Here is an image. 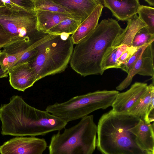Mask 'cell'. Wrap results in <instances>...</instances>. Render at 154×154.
Masks as SVG:
<instances>
[{"label":"cell","mask_w":154,"mask_h":154,"mask_svg":"<svg viewBox=\"0 0 154 154\" xmlns=\"http://www.w3.org/2000/svg\"><path fill=\"white\" fill-rule=\"evenodd\" d=\"M1 133L17 137L45 135L63 129L68 122L47 111L26 103L21 96L13 95L9 103L0 107Z\"/></svg>","instance_id":"6da1fadb"},{"label":"cell","mask_w":154,"mask_h":154,"mask_svg":"<svg viewBox=\"0 0 154 154\" xmlns=\"http://www.w3.org/2000/svg\"><path fill=\"white\" fill-rule=\"evenodd\" d=\"M123 29L116 20L110 18L102 20L74 47L69 62L72 69L84 77L103 74V58Z\"/></svg>","instance_id":"7a4b0ae2"},{"label":"cell","mask_w":154,"mask_h":154,"mask_svg":"<svg viewBox=\"0 0 154 154\" xmlns=\"http://www.w3.org/2000/svg\"><path fill=\"white\" fill-rule=\"evenodd\" d=\"M140 120L112 109L103 114L97 126L98 149L103 154H150L140 145L133 131Z\"/></svg>","instance_id":"3957f363"},{"label":"cell","mask_w":154,"mask_h":154,"mask_svg":"<svg viewBox=\"0 0 154 154\" xmlns=\"http://www.w3.org/2000/svg\"><path fill=\"white\" fill-rule=\"evenodd\" d=\"M74 45L69 35L62 33L36 47L37 53L28 63L38 80L64 71L70 62Z\"/></svg>","instance_id":"277c9868"},{"label":"cell","mask_w":154,"mask_h":154,"mask_svg":"<svg viewBox=\"0 0 154 154\" xmlns=\"http://www.w3.org/2000/svg\"><path fill=\"white\" fill-rule=\"evenodd\" d=\"M97 126L94 116H87L76 125L52 137L49 154H92L97 146Z\"/></svg>","instance_id":"5b68a950"},{"label":"cell","mask_w":154,"mask_h":154,"mask_svg":"<svg viewBox=\"0 0 154 154\" xmlns=\"http://www.w3.org/2000/svg\"><path fill=\"white\" fill-rule=\"evenodd\" d=\"M119 93L117 90H98L73 97L63 102L49 105L45 110L68 122L112 106Z\"/></svg>","instance_id":"8992f818"},{"label":"cell","mask_w":154,"mask_h":154,"mask_svg":"<svg viewBox=\"0 0 154 154\" xmlns=\"http://www.w3.org/2000/svg\"><path fill=\"white\" fill-rule=\"evenodd\" d=\"M7 9L0 14V24L10 37V43L32 42L40 36L35 11Z\"/></svg>","instance_id":"52a82bcc"},{"label":"cell","mask_w":154,"mask_h":154,"mask_svg":"<svg viewBox=\"0 0 154 154\" xmlns=\"http://www.w3.org/2000/svg\"><path fill=\"white\" fill-rule=\"evenodd\" d=\"M56 35L43 32L32 42L20 41L6 45L2 48V50L0 51V65L2 69L5 72L8 71L15 66L24 53Z\"/></svg>","instance_id":"ba28073f"},{"label":"cell","mask_w":154,"mask_h":154,"mask_svg":"<svg viewBox=\"0 0 154 154\" xmlns=\"http://www.w3.org/2000/svg\"><path fill=\"white\" fill-rule=\"evenodd\" d=\"M47 147L45 139L34 136L18 137L0 146V154H42Z\"/></svg>","instance_id":"9c48e42d"},{"label":"cell","mask_w":154,"mask_h":154,"mask_svg":"<svg viewBox=\"0 0 154 154\" xmlns=\"http://www.w3.org/2000/svg\"><path fill=\"white\" fill-rule=\"evenodd\" d=\"M153 43L145 49L140 58L129 71L126 78L116 87L118 91H122L131 84L133 77L138 74L154 77V49Z\"/></svg>","instance_id":"30bf717a"},{"label":"cell","mask_w":154,"mask_h":154,"mask_svg":"<svg viewBox=\"0 0 154 154\" xmlns=\"http://www.w3.org/2000/svg\"><path fill=\"white\" fill-rule=\"evenodd\" d=\"M147 83L136 82L126 91L119 93L112 106V109L119 113H128L146 92Z\"/></svg>","instance_id":"8fae6325"},{"label":"cell","mask_w":154,"mask_h":154,"mask_svg":"<svg viewBox=\"0 0 154 154\" xmlns=\"http://www.w3.org/2000/svg\"><path fill=\"white\" fill-rule=\"evenodd\" d=\"M8 72L11 85L18 91H24L38 81L35 72L28 62L18 64Z\"/></svg>","instance_id":"7c38bea8"},{"label":"cell","mask_w":154,"mask_h":154,"mask_svg":"<svg viewBox=\"0 0 154 154\" xmlns=\"http://www.w3.org/2000/svg\"><path fill=\"white\" fill-rule=\"evenodd\" d=\"M103 6L109 9L119 20L128 21L138 13L141 6L138 0H103Z\"/></svg>","instance_id":"4fadbf2b"},{"label":"cell","mask_w":154,"mask_h":154,"mask_svg":"<svg viewBox=\"0 0 154 154\" xmlns=\"http://www.w3.org/2000/svg\"><path fill=\"white\" fill-rule=\"evenodd\" d=\"M35 11L37 16L38 29L39 31H42L45 32H47L50 29L66 19L75 18L82 19L79 16L66 13L41 10H37Z\"/></svg>","instance_id":"5bb4252c"},{"label":"cell","mask_w":154,"mask_h":154,"mask_svg":"<svg viewBox=\"0 0 154 154\" xmlns=\"http://www.w3.org/2000/svg\"><path fill=\"white\" fill-rule=\"evenodd\" d=\"M103 7L102 4H99L72 34L71 37L74 45L79 43L95 29L98 23Z\"/></svg>","instance_id":"9a60e30c"},{"label":"cell","mask_w":154,"mask_h":154,"mask_svg":"<svg viewBox=\"0 0 154 154\" xmlns=\"http://www.w3.org/2000/svg\"><path fill=\"white\" fill-rule=\"evenodd\" d=\"M154 123L140 119L133 128L137 141L141 146L150 154H154Z\"/></svg>","instance_id":"2e32d148"},{"label":"cell","mask_w":154,"mask_h":154,"mask_svg":"<svg viewBox=\"0 0 154 154\" xmlns=\"http://www.w3.org/2000/svg\"><path fill=\"white\" fill-rule=\"evenodd\" d=\"M127 21L126 27L116 38L113 43L112 48L117 47L122 45L131 46L133 38L137 32L141 28L147 26L137 14Z\"/></svg>","instance_id":"e0dca14e"},{"label":"cell","mask_w":154,"mask_h":154,"mask_svg":"<svg viewBox=\"0 0 154 154\" xmlns=\"http://www.w3.org/2000/svg\"><path fill=\"white\" fill-rule=\"evenodd\" d=\"M54 1L79 14L83 21L91 14L102 0H54Z\"/></svg>","instance_id":"ac0fdd59"},{"label":"cell","mask_w":154,"mask_h":154,"mask_svg":"<svg viewBox=\"0 0 154 154\" xmlns=\"http://www.w3.org/2000/svg\"><path fill=\"white\" fill-rule=\"evenodd\" d=\"M152 82L148 85L147 90L136 104L129 111L128 113L146 121L147 111L152 95L154 94V78Z\"/></svg>","instance_id":"d6986e66"},{"label":"cell","mask_w":154,"mask_h":154,"mask_svg":"<svg viewBox=\"0 0 154 154\" xmlns=\"http://www.w3.org/2000/svg\"><path fill=\"white\" fill-rule=\"evenodd\" d=\"M128 46L122 45L118 47L110 48L105 54L101 65L103 71L111 68H119L117 60Z\"/></svg>","instance_id":"ffe728a7"},{"label":"cell","mask_w":154,"mask_h":154,"mask_svg":"<svg viewBox=\"0 0 154 154\" xmlns=\"http://www.w3.org/2000/svg\"><path fill=\"white\" fill-rule=\"evenodd\" d=\"M83 21L81 18H68L50 29L46 33L54 34L62 33L72 34Z\"/></svg>","instance_id":"44dd1931"},{"label":"cell","mask_w":154,"mask_h":154,"mask_svg":"<svg viewBox=\"0 0 154 154\" xmlns=\"http://www.w3.org/2000/svg\"><path fill=\"white\" fill-rule=\"evenodd\" d=\"M34 1L35 10H41L66 13L79 16L82 18L78 14L55 2L54 0H34Z\"/></svg>","instance_id":"7402d4cb"},{"label":"cell","mask_w":154,"mask_h":154,"mask_svg":"<svg viewBox=\"0 0 154 154\" xmlns=\"http://www.w3.org/2000/svg\"><path fill=\"white\" fill-rule=\"evenodd\" d=\"M138 17L147 26L150 33L154 35V8L141 5L138 13Z\"/></svg>","instance_id":"603a6c76"},{"label":"cell","mask_w":154,"mask_h":154,"mask_svg":"<svg viewBox=\"0 0 154 154\" xmlns=\"http://www.w3.org/2000/svg\"><path fill=\"white\" fill-rule=\"evenodd\" d=\"M154 35L149 32L146 27L139 30L136 33L132 41L131 46L139 48L153 42Z\"/></svg>","instance_id":"cb8c5ba5"},{"label":"cell","mask_w":154,"mask_h":154,"mask_svg":"<svg viewBox=\"0 0 154 154\" xmlns=\"http://www.w3.org/2000/svg\"><path fill=\"white\" fill-rule=\"evenodd\" d=\"M5 7L14 10L35 11L34 0H3Z\"/></svg>","instance_id":"d4e9b609"},{"label":"cell","mask_w":154,"mask_h":154,"mask_svg":"<svg viewBox=\"0 0 154 154\" xmlns=\"http://www.w3.org/2000/svg\"><path fill=\"white\" fill-rule=\"evenodd\" d=\"M150 44H147L139 47L137 51L132 56L127 63L122 66L120 69L128 74L137 61L141 57L144 50Z\"/></svg>","instance_id":"484cf974"},{"label":"cell","mask_w":154,"mask_h":154,"mask_svg":"<svg viewBox=\"0 0 154 154\" xmlns=\"http://www.w3.org/2000/svg\"><path fill=\"white\" fill-rule=\"evenodd\" d=\"M139 48L132 46L128 47L118 59L117 60L119 69L125 64L134 54L135 52Z\"/></svg>","instance_id":"4316f807"},{"label":"cell","mask_w":154,"mask_h":154,"mask_svg":"<svg viewBox=\"0 0 154 154\" xmlns=\"http://www.w3.org/2000/svg\"><path fill=\"white\" fill-rule=\"evenodd\" d=\"M11 42L10 37L0 24V48L1 49Z\"/></svg>","instance_id":"83f0119b"},{"label":"cell","mask_w":154,"mask_h":154,"mask_svg":"<svg viewBox=\"0 0 154 154\" xmlns=\"http://www.w3.org/2000/svg\"><path fill=\"white\" fill-rule=\"evenodd\" d=\"M8 72H4L0 65V79L3 78H6L8 77Z\"/></svg>","instance_id":"f1b7e54d"},{"label":"cell","mask_w":154,"mask_h":154,"mask_svg":"<svg viewBox=\"0 0 154 154\" xmlns=\"http://www.w3.org/2000/svg\"><path fill=\"white\" fill-rule=\"evenodd\" d=\"M150 6H154V0H144Z\"/></svg>","instance_id":"f546056e"},{"label":"cell","mask_w":154,"mask_h":154,"mask_svg":"<svg viewBox=\"0 0 154 154\" xmlns=\"http://www.w3.org/2000/svg\"><path fill=\"white\" fill-rule=\"evenodd\" d=\"M7 10V9L5 6V7L0 8V14L6 11Z\"/></svg>","instance_id":"4dcf8cb0"},{"label":"cell","mask_w":154,"mask_h":154,"mask_svg":"<svg viewBox=\"0 0 154 154\" xmlns=\"http://www.w3.org/2000/svg\"><path fill=\"white\" fill-rule=\"evenodd\" d=\"M5 7V5L2 0H0V8Z\"/></svg>","instance_id":"1f68e13d"},{"label":"cell","mask_w":154,"mask_h":154,"mask_svg":"<svg viewBox=\"0 0 154 154\" xmlns=\"http://www.w3.org/2000/svg\"><path fill=\"white\" fill-rule=\"evenodd\" d=\"M1 50V49L0 48V51Z\"/></svg>","instance_id":"d6a6232c"}]
</instances>
